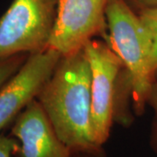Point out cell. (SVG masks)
I'll return each instance as SVG.
<instances>
[{"mask_svg": "<svg viewBox=\"0 0 157 157\" xmlns=\"http://www.w3.org/2000/svg\"><path fill=\"white\" fill-rule=\"evenodd\" d=\"M107 21V43L128 73L134 111L136 115H141L155 81L149 35L137 12L126 0H108Z\"/></svg>", "mask_w": 157, "mask_h": 157, "instance_id": "cell-2", "label": "cell"}, {"mask_svg": "<svg viewBox=\"0 0 157 157\" xmlns=\"http://www.w3.org/2000/svg\"><path fill=\"white\" fill-rule=\"evenodd\" d=\"M73 157H100L94 155H89V154H81V153H76L73 154Z\"/></svg>", "mask_w": 157, "mask_h": 157, "instance_id": "cell-13", "label": "cell"}, {"mask_svg": "<svg viewBox=\"0 0 157 157\" xmlns=\"http://www.w3.org/2000/svg\"><path fill=\"white\" fill-rule=\"evenodd\" d=\"M135 11L145 26L151 40V65L155 73L157 68V6L143 8Z\"/></svg>", "mask_w": 157, "mask_h": 157, "instance_id": "cell-8", "label": "cell"}, {"mask_svg": "<svg viewBox=\"0 0 157 157\" xmlns=\"http://www.w3.org/2000/svg\"><path fill=\"white\" fill-rule=\"evenodd\" d=\"M107 2L59 0L49 47L58 51L61 56H68L82 50L89 40L97 37L107 43Z\"/></svg>", "mask_w": 157, "mask_h": 157, "instance_id": "cell-5", "label": "cell"}, {"mask_svg": "<svg viewBox=\"0 0 157 157\" xmlns=\"http://www.w3.org/2000/svg\"><path fill=\"white\" fill-rule=\"evenodd\" d=\"M126 1L135 11H138L147 7L157 6V0H126Z\"/></svg>", "mask_w": 157, "mask_h": 157, "instance_id": "cell-12", "label": "cell"}, {"mask_svg": "<svg viewBox=\"0 0 157 157\" xmlns=\"http://www.w3.org/2000/svg\"><path fill=\"white\" fill-rule=\"evenodd\" d=\"M147 106L152 110V120L149 132V145L152 151L157 157V82L154 81L149 97L147 100Z\"/></svg>", "mask_w": 157, "mask_h": 157, "instance_id": "cell-10", "label": "cell"}, {"mask_svg": "<svg viewBox=\"0 0 157 157\" xmlns=\"http://www.w3.org/2000/svg\"><path fill=\"white\" fill-rule=\"evenodd\" d=\"M20 148L19 141L11 135L0 134V157H11L17 155Z\"/></svg>", "mask_w": 157, "mask_h": 157, "instance_id": "cell-11", "label": "cell"}, {"mask_svg": "<svg viewBox=\"0 0 157 157\" xmlns=\"http://www.w3.org/2000/svg\"><path fill=\"white\" fill-rule=\"evenodd\" d=\"M27 57V53H20L0 59V87L20 69Z\"/></svg>", "mask_w": 157, "mask_h": 157, "instance_id": "cell-9", "label": "cell"}, {"mask_svg": "<svg viewBox=\"0 0 157 157\" xmlns=\"http://www.w3.org/2000/svg\"><path fill=\"white\" fill-rule=\"evenodd\" d=\"M37 101L73 154L106 157L93 138L91 69L83 51L61 56Z\"/></svg>", "mask_w": 157, "mask_h": 157, "instance_id": "cell-1", "label": "cell"}, {"mask_svg": "<svg viewBox=\"0 0 157 157\" xmlns=\"http://www.w3.org/2000/svg\"><path fill=\"white\" fill-rule=\"evenodd\" d=\"M11 135L20 143L17 155L21 157H73L37 99L14 120Z\"/></svg>", "mask_w": 157, "mask_h": 157, "instance_id": "cell-7", "label": "cell"}, {"mask_svg": "<svg viewBox=\"0 0 157 157\" xmlns=\"http://www.w3.org/2000/svg\"><path fill=\"white\" fill-rule=\"evenodd\" d=\"M60 58L51 47L30 53L20 69L0 87V134L37 99Z\"/></svg>", "mask_w": 157, "mask_h": 157, "instance_id": "cell-6", "label": "cell"}, {"mask_svg": "<svg viewBox=\"0 0 157 157\" xmlns=\"http://www.w3.org/2000/svg\"><path fill=\"white\" fill-rule=\"evenodd\" d=\"M154 80L157 82V68L156 70L155 71V73H154Z\"/></svg>", "mask_w": 157, "mask_h": 157, "instance_id": "cell-14", "label": "cell"}, {"mask_svg": "<svg viewBox=\"0 0 157 157\" xmlns=\"http://www.w3.org/2000/svg\"><path fill=\"white\" fill-rule=\"evenodd\" d=\"M91 69V126L96 145L103 147L110 136L120 90L130 79L123 63L106 41L94 39L83 47Z\"/></svg>", "mask_w": 157, "mask_h": 157, "instance_id": "cell-3", "label": "cell"}, {"mask_svg": "<svg viewBox=\"0 0 157 157\" xmlns=\"http://www.w3.org/2000/svg\"><path fill=\"white\" fill-rule=\"evenodd\" d=\"M59 0H12L0 17V59L49 47Z\"/></svg>", "mask_w": 157, "mask_h": 157, "instance_id": "cell-4", "label": "cell"}]
</instances>
